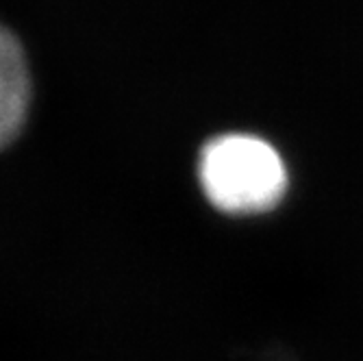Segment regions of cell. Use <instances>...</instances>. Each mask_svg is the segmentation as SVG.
I'll return each instance as SVG.
<instances>
[{
  "instance_id": "7a4b0ae2",
  "label": "cell",
  "mask_w": 363,
  "mask_h": 361,
  "mask_svg": "<svg viewBox=\"0 0 363 361\" xmlns=\"http://www.w3.org/2000/svg\"><path fill=\"white\" fill-rule=\"evenodd\" d=\"M28 101L30 81L22 46L0 24V148L9 146L22 130Z\"/></svg>"
},
{
  "instance_id": "6da1fadb",
  "label": "cell",
  "mask_w": 363,
  "mask_h": 361,
  "mask_svg": "<svg viewBox=\"0 0 363 361\" xmlns=\"http://www.w3.org/2000/svg\"><path fill=\"white\" fill-rule=\"evenodd\" d=\"M198 177L211 205L226 213L268 211L287 189V170L277 148L246 133L207 142L198 161Z\"/></svg>"
}]
</instances>
